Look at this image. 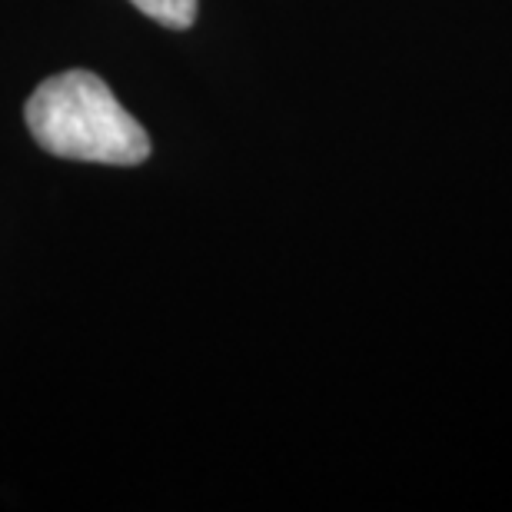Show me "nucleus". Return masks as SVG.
<instances>
[{
	"mask_svg": "<svg viewBox=\"0 0 512 512\" xmlns=\"http://www.w3.org/2000/svg\"><path fill=\"white\" fill-rule=\"evenodd\" d=\"M130 4L140 14H147L150 20L173 30H187L197 20V0H130Z\"/></svg>",
	"mask_w": 512,
	"mask_h": 512,
	"instance_id": "2",
	"label": "nucleus"
},
{
	"mask_svg": "<svg viewBox=\"0 0 512 512\" xmlns=\"http://www.w3.org/2000/svg\"><path fill=\"white\" fill-rule=\"evenodd\" d=\"M34 140L54 157L137 167L150 157V137L104 80L90 70L47 77L24 107Z\"/></svg>",
	"mask_w": 512,
	"mask_h": 512,
	"instance_id": "1",
	"label": "nucleus"
}]
</instances>
